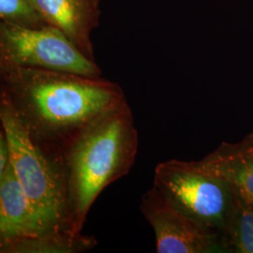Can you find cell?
I'll use <instances>...</instances> for the list:
<instances>
[{"instance_id":"cell-1","label":"cell","mask_w":253,"mask_h":253,"mask_svg":"<svg viewBox=\"0 0 253 253\" xmlns=\"http://www.w3.org/2000/svg\"><path fill=\"white\" fill-rule=\"evenodd\" d=\"M1 91L29 135L62 153L74 136L126 100L117 83L102 77L24 67H0Z\"/></svg>"},{"instance_id":"cell-2","label":"cell","mask_w":253,"mask_h":253,"mask_svg":"<svg viewBox=\"0 0 253 253\" xmlns=\"http://www.w3.org/2000/svg\"><path fill=\"white\" fill-rule=\"evenodd\" d=\"M139 135L126 100L91 121L64 146V169L74 231L81 234L102 190L135 163Z\"/></svg>"},{"instance_id":"cell-3","label":"cell","mask_w":253,"mask_h":253,"mask_svg":"<svg viewBox=\"0 0 253 253\" xmlns=\"http://www.w3.org/2000/svg\"><path fill=\"white\" fill-rule=\"evenodd\" d=\"M0 121L9 142L10 163L47 233L77 234L70 214L62 153L36 143L2 93Z\"/></svg>"},{"instance_id":"cell-4","label":"cell","mask_w":253,"mask_h":253,"mask_svg":"<svg viewBox=\"0 0 253 253\" xmlns=\"http://www.w3.org/2000/svg\"><path fill=\"white\" fill-rule=\"evenodd\" d=\"M153 186L187 217L222 240L235 195L224 181L206 170L199 161L170 160L158 164Z\"/></svg>"},{"instance_id":"cell-5","label":"cell","mask_w":253,"mask_h":253,"mask_svg":"<svg viewBox=\"0 0 253 253\" xmlns=\"http://www.w3.org/2000/svg\"><path fill=\"white\" fill-rule=\"evenodd\" d=\"M0 67H24L101 77L100 67L58 28L0 23Z\"/></svg>"},{"instance_id":"cell-6","label":"cell","mask_w":253,"mask_h":253,"mask_svg":"<svg viewBox=\"0 0 253 253\" xmlns=\"http://www.w3.org/2000/svg\"><path fill=\"white\" fill-rule=\"evenodd\" d=\"M140 209L153 229L157 253H227L218 235L187 217L154 186L143 195Z\"/></svg>"},{"instance_id":"cell-7","label":"cell","mask_w":253,"mask_h":253,"mask_svg":"<svg viewBox=\"0 0 253 253\" xmlns=\"http://www.w3.org/2000/svg\"><path fill=\"white\" fill-rule=\"evenodd\" d=\"M46 233L42 218L9 163L0 175V251L19 240Z\"/></svg>"},{"instance_id":"cell-8","label":"cell","mask_w":253,"mask_h":253,"mask_svg":"<svg viewBox=\"0 0 253 253\" xmlns=\"http://www.w3.org/2000/svg\"><path fill=\"white\" fill-rule=\"evenodd\" d=\"M50 26L58 28L89 58L95 60L90 41L99 23L98 0H31Z\"/></svg>"},{"instance_id":"cell-9","label":"cell","mask_w":253,"mask_h":253,"mask_svg":"<svg viewBox=\"0 0 253 253\" xmlns=\"http://www.w3.org/2000/svg\"><path fill=\"white\" fill-rule=\"evenodd\" d=\"M200 164L224 181L235 199L253 205V133L238 143H222Z\"/></svg>"},{"instance_id":"cell-10","label":"cell","mask_w":253,"mask_h":253,"mask_svg":"<svg viewBox=\"0 0 253 253\" xmlns=\"http://www.w3.org/2000/svg\"><path fill=\"white\" fill-rule=\"evenodd\" d=\"M97 246L93 236L81 234L51 232L25 238L9 245L1 253H79Z\"/></svg>"},{"instance_id":"cell-11","label":"cell","mask_w":253,"mask_h":253,"mask_svg":"<svg viewBox=\"0 0 253 253\" xmlns=\"http://www.w3.org/2000/svg\"><path fill=\"white\" fill-rule=\"evenodd\" d=\"M222 240L227 253H253V205L235 199Z\"/></svg>"},{"instance_id":"cell-12","label":"cell","mask_w":253,"mask_h":253,"mask_svg":"<svg viewBox=\"0 0 253 253\" xmlns=\"http://www.w3.org/2000/svg\"><path fill=\"white\" fill-rule=\"evenodd\" d=\"M0 18L2 22L22 27L48 25L31 0H0Z\"/></svg>"},{"instance_id":"cell-13","label":"cell","mask_w":253,"mask_h":253,"mask_svg":"<svg viewBox=\"0 0 253 253\" xmlns=\"http://www.w3.org/2000/svg\"><path fill=\"white\" fill-rule=\"evenodd\" d=\"M10 163V150L7 136L3 128L0 130V175L5 172Z\"/></svg>"}]
</instances>
